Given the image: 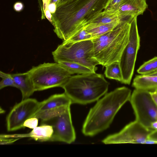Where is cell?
<instances>
[{
	"label": "cell",
	"instance_id": "cell-17",
	"mask_svg": "<svg viewBox=\"0 0 157 157\" xmlns=\"http://www.w3.org/2000/svg\"><path fill=\"white\" fill-rule=\"evenodd\" d=\"M123 20L99 25L88 24L84 28L92 35L94 38L113 30Z\"/></svg>",
	"mask_w": 157,
	"mask_h": 157
},
{
	"label": "cell",
	"instance_id": "cell-13",
	"mask_svg": "<svg viewBox=\"0 0 157 157\" xmlns=\"http://www.w3.org/2000/svg\"><path fill=\"white\" fill-rule=\"evenodd\" d=\"M11 74L16 88L21 92L22 100L29 98L36 91L30 74L28 71Z\"/></svg>",
	"mask_w": 157,
	"mask_h": 157
},
{
	"label": "cell",
	"instance_id": "cell-18",
	"mask_svg": "<svg viewBox=\"0 0 157 157\" xmlns=\"http://www.w3.org/2000/svg\"><path fill=\"white\" fill-rule=\"evenodd\" d=\"M123 20L114 12H107L103 11L95 15L88 21L87 24L99 25L121 21Z\"/></svg>",
	"mask_w": 157,
	"mask_h": 157
},
{
	"label": "cell",
	"instance_id": "cell-35",
	"mask_svg": "<svg viewBox=\"0 0 157 157\" xmlns=\"http://www.w3.org/2000/svg\"><path fill=\"white\" fill-rule=\"evenodd\" d=\"M5 112V111L4 110L2 109L1 108H0V113H3Z\"/></svg>",
	"mask_w": 157,
	"mask_h": 157
},
{
	"label": "cell",
	"instance_id": "cell-10",
	"mask_svg": "<svg viewBox=\"0 0 157 157\" xmlns=\"http://www.w3.org/2000/svg\"><path fill=\"white\" fill-rule=\"evenodd\" d=\"M39 104L40 102L36 99L29 98L15 105L6 118L7 130L13 131L24 128V123L28 119L33 117Z\"/></svg>",
	"mask_w": 157,
	"mask_h": 157
},
{
	"label": "cell",
	"instance_id": "cell-12",
	"mask_svg": "<svg viewBox=\"0 0 157 157\" xmlns=\"http://www.w3.org/2000/svg\"><path fill=\"white\" fill-rule=\"evenodd\" d=\"M147 7L146 0H124L114 12L124 19L143 14Z\"/></svg>",
	"mask_w": 157,
	"mask_h": 157
},
{
	"label": "cell",
	"instance_id": "cell-26",
	"mask_svg": "<svg viewBox=\"0 0 157 157\" xmlns=\"http://www.w3.org/2000/svg\"><path fill=\"white\" fill-rule=\"evenodd\" d=\"M148 138L157 142V130L152 131L149 135Z\"/></svg>",
	"mask_w": 157,
	"mask_h": 157
},
{
	"label": "cell",
	"instance_id": "cell-4",
	"mask_svg": "<svg viewBox=\"0 0 157 157\" xmlns=\"http://www.w3.org/2000/svg\"><path fill=\"white\" fill-rule=\"evenodd\" d=\"M109 84L102 75L95 72L71 76L62 88L72 104L85 105L105 95Z\"/></svg>",
	"mask_w": 157,
	"mask_h": 157
},
{
	"label": "cell",
	"instance_id": "cell-24",
	"mask_svg": "<svg viewBox=\"0 0 157 157\" xmlns=\"http://www.w3.org/2000/svg\"><path fill=\"white\" fill-rule=\"evenodd\" d=\"M124 0H108L104 11L107 12H114Z\"/></svg>",
	"mask_w": 157,
	"mask_h": 157
},
{
	"label": "cell",
	"instance_id": "cell-16",
	"mask_svg": "<svg viewBox=\"0 0 157 157\" xmlns=\"http://www.w3.org/2000/svg\"><path fill=\"white\" fill-rule=\"evenodd\" d=\"M53 133L52 126L50 125L43 124L37 126L29 133L23 134V137H29L36 141H50Z\"/></svg>",
	"mask_w": 157,
	"mask_h": 157
},
{
	"label": "cell",
	"instance_id": "cell-30",
	"mask_svg": "<svg viewBox=\"0 0 157 157\" xmlns=\"http://www.w3.org/2000/svg\"><path fill=\"white\" fill-rule=\"evenodd\" d=\"M150 93L152 98L157 107V93L153 91H150Z\"/></svg>",
	"mask_w": 157,
	"mask_h": 157
},
{
	"label": "cell",
	"instance_id": "cell-27",
	"mask_svg": "<svg viewBox=\"0 0 157 157\" xmlns=\"http://www.w3.org/2000/svg\"><path fill=\"white\" fill-rule=\"evenodd\" d=\"M24 5L23 3L21 2H16L13 6L14 10L17 12H20L23 9Z\"/></svg>",
	"mask_w": 157,
	"mask_h": 157
},
{
	"label": "cell",
	"instance_id": "cell-22",
	"mask_svg": "<svg viewBox=\"0 0 157 157\" xmlns=\"http://www.w3.org/2000/svg\"><path fill=\"white\" fill-rule=\"evenodd\" d=\"M92 35L86 31L84 27L69 39L65 41L71 42H76L83 40H92Z\"/></svg>",
	"mask_w": 157,
	"mask_h": 157
},
{
	"label": "cell",
	"instance_id": "cell-33",
	"mask_svg": "<svg viewBox=\"0 0 157 157\" xmlns=\"http://www.w3.org/2000/svg\"><path fill=\"white\" fill-rule=\"evenodd\" d=\"M59 0H49L48 4L50 3H55L56 5Z\"/></svg>",
	"mask_w": 157,
	"mask_h": 157
},
{
	"label": "cell",
	"instance_id": "cell-34",
	"mask_svg": "<svg viewBox=\"0 0 157 157\" xmlns=\"http://www.w3.org/2000/svg\"><path fill=\"white\" fill-rule=\"evenodd\" d=\"M67 0H59L58 2H57L56 5H58V4L62 2H64V1H67Z\"/></svg>",
	"mask_w": 157,
	"mask_h": 157
},
{
	"label": "cell",
	"instance_id": "cell-19",
	"mask_svg": "<svg viewBox=\"0 0 157 157\" xmlns=\"http://www.w3.org/2000/svg\"><path fill=\"white\" fill-rule=\"evenodd\" d=\"M55 62L59 63L71 75L95 73L89 68L78 63L61 60H57Z\"/></svg>",
	"mask_w": 157,
	"mask_h": 157
},
{
	"label": "cell",
	"instance_id": "cell-32",
	"mask_svg": "<svg viewBox=\"0 0 157 157\" xmlns=\"http://www.w3.org/2000/svg\"><path fill=\"white\" fill-rule=\"evenodd\" d=\"M49 0H43V5L44 11L47 8V6L48 4Z\"/></svg>",
	"mask_w": 157,
	"mask_h": 157
},
{
	"label": "cell",
	"instance_id": "cell-15",
	"mask_svg": "<svg viewBox=\"0 0 157 157\" xmlns=\"http://www.w3.org/2000/svg\"><path fill=\"white\" fill-rule=\"evenodd\" d=\"M132 86L136 89L154 91L157 89V76L137 75L133 79Z\"/></svg>",
	"mask_w": 157,
	"mask_h": 157
},
{
	"label": "cell",
	"instance_id": "cell-14",
	"mask_svg": "<svg viewBox=\"0 0 157 157\" xmlns=\"http://www.w3.org/2000/svg\"><path fill=\"white\" fill-rule=\"evenodd\" d=\"M72 104L71 100L65 93L54 94L40 102L39 108L36 113L63 106L71 105Z\"/></svg>",
	"mask_w": 157,
	"mask_h": 157
},
{
	"label": "cell",
	"instance_id": "cell-28",
	"mask_svg": "<svg viewBox=\"0 0 157 157\" xmlns=\"http://www.w3.org/2000/svg\"><path fill=\"white\" fill-rule=\"evenodd\" d=\"M47 8L51 13V14L54 13L56 10V5L55 3H50L48 4Z\"/></svg>",
	"mask_w": 157,
	"mask_h": 157
},
{
	"label": "cell",
	"instance_id": "cell-6",
	"mask_svg": "<svg viewBox=\"0 0 157 157\" xmlns=\"http://www.w3.org/2000/svg\"><path fill=\"white\" fill-rule=\"evenodd\" d=\"M44 63L33 67L28 71L33 82L35 91L62 86L71 75L59 63Z\"/></svg>",
	"mask_w": 157,
	"mask_h": 157
},
{
	"label": "cell",
	"instance_id": "cell-8",
	"mask_svg": "<svg viewBox=\"0 0 157 157\" xmlns=\"http://www.w3.org/2000/svg\"><path fill=\"white\" fill-rule=\"evenodd\" d=\"M129 101L134 111L136 120L150 129L151 124L157 120V107L150 91L135 89Z\"/></svg>",
	"mask_w": 157,
	"mask_h": 157
},
{
	"label": "cell",
	"instance_id": "cell-20",
	"mask_svg": "<svg viewBox=\"0 0 157 157\" xmlns=\"http://www.w3.org/2000/svg\"><path fill=\"white\" fill-rule=\"evenodd\" d=\"M105 67L104 74L106 78L121 82L122 75L119 62L112 63Z\"/></svg>",
	"mask_w": 157,
	"mask_h": 157
},
{
	"label": "cell",
	"instance_id": "cell-23",
	"mask_svg": "<svg viewBox=\"0 0 157 157\" xmlns=\"http://www.w3.org/2000/svg\"><path fill=\"white\" fill-rule=\"evenodd\" d=\"M0 77L2 78L0 82V90L9 86L16 88L11 74L5 73L0 71Z\"/></svg>",
	"mask_w": 157,
	"mask_h": 157
},
{
	"label": "cell",
	"instance_id": "cell-31",
	"mask_svg": "<svg viewBox=\"0 0 157 157\" xmlns=\"http://www.w3.org/2000/svg\"><path fill=\"white\" fill-rule=\"evenodd\" d=\"M150 129L152 131L157 130V120L154 121L151 124Z\"/></svg>",
	"mask_w": 157,
	"mask_h": 157
},
{
	"label": "cell",
	"instance_id": "cell-9",
	"mask_svg": "<svg viewBox=\"0 0 157 157\" xmlns=\"http://www.w3.org/2000/svg\"><path fill=\"white\" fill-rule=\"evenodd\" d=\"M152 131L135 120L126 125L119 132L108 136L102 142L105 144H147L148 136Z\"/></svg>",
	"mask_w": 157,
	"mask_h": 157
},
{
	"label": "cell",
	"instance_id": "cell-25",
	"mask_svg": "<svg viewBox=\"0 0 157 157\" xmlns=\"http://www.w3.org/2000/svg\"><path fill=\"white\" fill-rule=\"evenodd\" d=\"M38 118L36 117H32L27 119L24 123L23 126L31 129H34L37 126Z\"/></svg>",
	"mask_w": 157,
	"mask_h": 157
},
{
	"label": "cell",
	"instance_id": "cell-2",
	"mask_svg": "<svg viewBox=\"0 0 157 157\" xmlns=\"http://www.w3.org/2000/svg\"><path fill=\"white\" fill-rule=\"evenodd\" d=\"M131 90L128 87H118L106 93L91 108L83 124L85 136H93L107 129L120 109L129 101Z\"/></svg>",
	"mask_w": 157,
	"mask_h": 157
},
{
	"label": "cell",
	"instance_id": "cell-11",
	"mask_svg": "<svg viewBox=\"0 0 157 157\" xmlns=\"http://www.w3.org/2000/svg\"><path fill=\"white\" fill-rule=\"evenodd\" d=\"M52 126L53 135L50 140L70 144L76 139V134L71 120L70 106L57 116L42 123Z\"/></svg>",
	"mask_w": 157,
	"mask_h": 157
},
{
	"label": "cell",
	"instance_id": "cell-7",
	"mask_svg": "<svg viewBox=\"0 0 157 157\" xmlns=\"http://www.w3.org/2000/svg\"><path fill=\"white\" fill-rule=\"evenodd\" d=\"M137 17L131 18L129 41L123 52L119 61L122 75L121 82L125 84H130L140 47V38Z\"/></svg>",
	"mask_w": 157,
	"mask_h": 157
},
{
	"label": "cell",
	"instance_id": "cell-37",
	"mask_svg": "<svg viewBox=\"0 0 157 157\" xmlns=\"http://www.w3.org/2000/svg\"></svg>",
	"mask_w": 157,
	"mask_h": 157
},
{
	"label": "cell",
	"instance_id": "cell-3",
	"mask_svg": "<svg viewBox=\"0 0 157 157\" xmlns=\"http://www.w3.org/2000/svg\"><path fill=\"white\" fill-rule=\"evenodd\" d=\"M132 17L123 20L114 29L94 38L95 58L103 67L119 62L129 38Z\"/></svg>",
	"mask_w": 157,
	"mask_h": 157
},
{
	"label": "cell",
	"instance_id": "cell-29",
	"mask_svg": "<svg viewBox=\"0 0 157 157\" xmlns=\"http://www.w3.org/2000/svg\"><path fill=\"white\" fill-rule=\"evenodd\" d=\"M44 13L47 18L51 23L52 15L48 10V8L44 11Z\"/></svg>",
	"mask_w": 157,
	"mask_h": 157
},
{
	"label": "cell",
	"instance_id": "cell-36",
	"mask_svg": "<svg viewBox=\"0 0 157 157\" xmlns=\"http://www.w3.org/2000/svg\"><path fill=\"white\" fill-rule=\"evenodd\" d=\"M156 93H157V89L154 90Z\"/></svg>",
	"mask_w": 157,
	"mask_h": 157
},
{
	"label": "cell",
	"instance_id": "cell-1",
	"mask_svg": "<svg viewBox=\"0 0 157 157\" xmlns=\"http://www.w3.org/2000/svg\"><path fill=\"white\" fill-rule=\"evenodd\" d=\"M108 0H67L56 5L52 14L54 31L65 41L82 29L88 21L104 10Z\"/></svg>",
	"mask_w": 157,
	"mask_h": 157
},
{
	"label": "cell",
	"instance_id": "cell-5",
	"mask_svg": "<svg viewBox=\"0 0 157 157\" xmlns=\"http://www.w3.org/2000/svg\"><path fill=\"white\" fill-rule=\"evenodd\" d=\"M54 61L74 62L86 66L94 72L100 63L95 58L92 40L76 42L63 41L52 52Z\"/></svg>",
	"mask_w": 157,
	"mask_h": 157
},
{
	"label": "cell",
	"instance_id": "cell-21",
	"mask_svg": "<svg viewBox=\"0 0 157 157\" xmlns=\"http://www.w3.org/2000/svg\"><path fill=\"white\" fill-rule=\"evenodd\" d=\"M137 71L140 74L144 75H149L157 72V56L145 62Z\"/></svg>",
	"mask_w": 157,
	"mask_h": 157
}]
</instances>
